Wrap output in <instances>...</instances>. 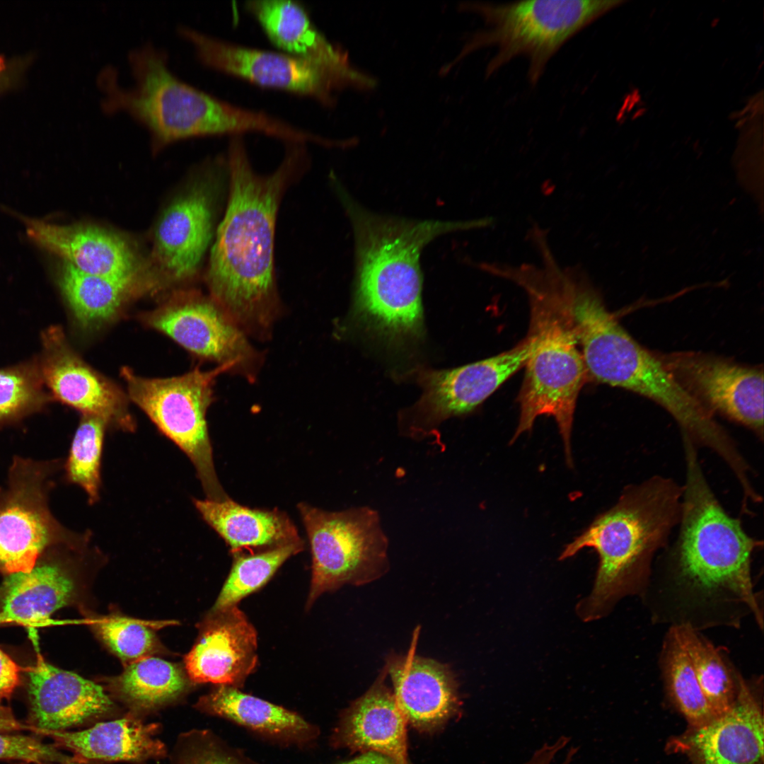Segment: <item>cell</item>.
<instances>
[{
  "mask_svg": "<svg viewBox=\"0 0 764 764\" xmlns=\"http://www.w3.org/2000/svg\"><path fill=\"white\" fill-rule=\"evenodd\" d=\"M290 144L277 169L263 175L253 170L241 135L232 136L228 202L207 273L211 297L241 329L258 335H267L279 311L274 270L278 207L306 161L302 143Z\"/></svg>",
  "mask_w": 764,
  "mask_h": 764,
  "instance_id": "6da1fadb",
  "label": "cell"
},
{
  "mask_svg": "<svg viewBox=\"0 0 764 764\" xmlns=\"http://www.w3.org/2000/svg\"><path fill=\"white\" fill-rule=\"evenodd\" d=\"M340 195L355 238L354 318L389 342L419 337L424 331L421 252L441 235L470 230L471 223L378 215L347 192Z\"/></svg>",
  "mask_w": 764,
  "mask_h": 764,
  "instance_id": "7a4b0ae2",
  "label": "cell"
},
{
  "mask_svg": "<svg viewBox=\"0 0 764 764\" xmlns=\"http://www.w3.org/2000/svg\"><path fill=\"white\" fill-rule=\"evenodd\" d=\"M682 494V485L662 475L628 485L614 506L566 545L560 560L584 548L599 557L593 589L577 606L583 620L604 616L618 600L639 590L654 555L679 523Z\"/></svg>",
  "mask_w": 764,
  "mask_h": 764,
  "instance_id": "3957f363",
  "label": "cell"
},
{
  "mask_svg": "<svg viewBox=\"0 0 764 764\" xmlns=\"http://www.w3.org/2000/svg\"><path fill=\"white\" fill-rule=\"evenodd\" d=\"M167 57L151 42L132 50L128 62L134 83L128 88L120 85L115 68L102 69L97 77L102 109L129 113L149 131L156 147L191 137L277 132L276 117L228 103L184 82L168 68Z\"/></svg>",
  "mask_w": 764,
  "mask_h": 764,
  "instance_id": "277c9868",
  "label": "cell"
},
{
  "mask_svg": "<svg viewBox=\"0 0 764 764\" xmlns=\"http://www.w3.org/2000/svg\"><path fill=\"white\" fill-rule=\"evenodd\" d=\"M682 443L685 475L671 554L676 579L704 600L744 603L762 628L751 576V557L762 541L749 536L741 520L722 507L704 474L698 448L687 437Z\"/></svg>",
  "mask_w": 764,
  "mask_h": 764,
  "instance_id": "5b68a950",
  "label": "cell"
},
{
  "mask_svg": "<svg viewBox=\"0 0 764 764\" xmlns=\"http://www.w3.org/2000/svg\"><path fill=\"white\" fill-rule=\"evenodd\" d=\"M515 283L527 293L530 329L536 337L518 395L520 415L514 442L530 431L541 415L552 417L563 439L568 465L572 464L570 438L574 410L587 373L567 315L544 280L531 272Z\"/></svg>",
  "mask_w": 764,
  "mask_h": 764,
  "instance_id": "8992f818",
  "label": "cell"
},
{
  "mask_svg": "<svg viewBox=\"0 0 764 764\" xmlns=\"http://www.w3.org/2000/svg\"><path fill=\"white\" fill-rule=\"evenodd\" d=\"M623 1L531 0L475 4L488 28L475 35L468 49L493 46L490 75L517 57L528 62V79L536 84L560 47L574 35Z\"/></svg>",
  "mask_w": 764,
  "mask_h": 764,
  "instance_id": "52a82bcc",
  "label": "cell"
},
{
  "mask_svg": "<svg viewBox=\"0 0 764 764\" xmlns=\"http://www.w3.org/2000/svg\"><path fill=\"white\" fill-rule=\"evenodd\" d=\"M231 370H235V365L224 364L210 371L195 368L169 378L143 377L127 366L120 371L128 398L186 454L195 466L207 499L216 502L230 497L216 473L206 414L214 400L216 378Z\"/></svg>",
  "mask_w": 764,
  "mask_h": 764,
  "instance_id": "ba28073f",
  "label": "cell"
},
{
  "mask_svg": "<svg viewBox=\"0 0 764 764\" xmlns=\"http://www.w3.org/2000/svg\"><path fill=\"white\" fill-rule=\"evenodd\" d=\"M312 553L307 606L344 584L364 585L389 569L388 540L377 511L360 507L330 512L298 504Z\"/></svg>",
  "mask_w": 764,
  "mask_h": 764,
  "instance_id": "9c48e42d",
  "label": "cell"
},
{
  "mask_svg": "<svg viewBox=\"0 0 764 764\" xmlns=\"http://www.w3.org/2000/svg\"><path fill=\"white\" fill-rule=\"evenodd\" d=\"M535 343V335L529 331L513 348L490 358L451 369L418 371L422 393L413 406L400 413V431L415 439L436 435L441 422L475 410L523 367Z\"/></svg>",
  "mask_w": 764,
  "mask_h": 764,
  "instance_id": "30bf717a",
  "label": "cell"
},
{
  "mask_svg": "<svg viewBox=\"0 0 764 764\" xmlns=\"http://www.w3.org/2000/svg\"><path fill=\"white\" fill-rule=\"evenodd\" d=\"M702 407L763 438V369L701 352H656Z\"/></svg>",
  "mask_w": 764,
  "mask_h": 764,
  "instance_id": "8fae6325",
  "label": "cell"
},
{
  "mask_svg": "<svg viewBox=\"0 0 764 764\" xmlns=\"http://www.w3.org/2000/svg\"><path fill=\"white\" fill-rule=\"evenodd\" d=\"M178 32L193 45L204 65L260 86L308 96L330 105L334 90L347 83L335 73L286 52L229 42L186 25H180Z\"/></svg>",
  "mask_w": 764,
  "mask_h": 764,
  "instance_id": "7c38bea8",
  "label": "cell"
},
{
  "mask_svg": "<svg viewBox=\"0 0 764 764\" xmlns=\"http://www.w3.org/2000/svg\"><path fill=\"white\" fill-rule=\"evenodd\" d=\"M146 325L168 336L200 358L233 364L250 381L260 362L259 354L239 326L211 297L198 293L178 294L143 317Z\"/></svg>",
  "mask_w": 764,
  "mask_h": 764,
  "instance_id": "4fadbf2b",
  "label": "cell"
},
{
  "mask_svg": "<svg viewBox=\"0 0 764 764\" xmlns=\"http://www.w3.org/2000/svg\"><path fill=\"white\" fill-rule=\"evenodd\" d=\"M215 192L211 182H199L161 216L147 265L161 285L184 282L196 274L212 236Z\"/></svg>",
  "mask_w": 764,
  "mask_h": 764,
  "instance_id": "5bb4252c",
  "label": "cell"
},
{
  "mask_svg": "<svg viewBox=\"0 0 764 764\" xmlns=\"http://www.w3.org/2000/svg\"><path fill=\"white\" fill-rule=\"evenodd\" d=\"M45 344L42 374L56 398L83 415L103 419L108 427L129 432L136 429L127 395L84 361L68 345L60 329H51Z\"/></svg>",
  "mask_w": 764,
  "mask_h": 764,
  "instance_id": "9a60e30c",
  "label": "cell"
},
{
  "mask_svg": "<svg viewBox=\"0 0 764 764\" xmlns=\"http://www.w3.org/2000/svg\"><path fill=\"white\" fill-rule=\"evenodd\" d=\"M28 693L30 724L45 734L82 724L112 706L100 685L41 657L28 668Z\"/></svg>",
  "mask_w": 764,
  "mask_h": 764,
  "instance_id": "2e32d148",
  "label": "cell"
},
{
  "mask_svg": "<svg viewBox=\"0 0 764 764\" xmlns=\"http://www.w3.org/2000/svg\"><path fill=\"white\" fill-rule=\"evenodd\" d=\"M256 649L255 630L236 606L212 611L185 668L195 683L238 688L256 666Z\"/></svg>",
  "mask_w": 764,
  "mask_h": 764,
  "instance_id": "e0dca14e",
  "label": "cell"
},
{
  "mask_svg": "<svg viewBox=\"0 0 764 764\" xmlns=\"http://www.w3.org/2000/svg\"><path fill=\"white\" fill-rule=\"evenodd\" d=\"M25 222L33 242L83 272L120 277L148 273L131 244L117 233L90 225Z\"/></svg>",
  "mask_w": 764,
  "mask_h": 764,
  "instance_id": "ac0fdd59",
  "label": "cell"
},
{
  "mask_svg": "<svg viewBox=\"0 0 764 764\" xmlns=\"http://www.w3.org/2000/svg\"><path fill=\"white\" fill-rule=\"evenodd\" d=\"M763 717L741 680L737 698L725 713L691 730L678 741L693 764H761Z\"/></svg>",
  "mask_w": 764,
  "mask_h": 764,
  "instance_id": "d6986e66",
  "label": "cell"
},
{
  "mask_svg": "<svg viewBox=\"0 0 764 764\" xmlns=\"http://www.w3.org/2000/svg\"><path fill=\"white\" fill-rule=\"evenodd\" d=\"M390 656L386 670L396 702L407 723L430 731L444 724L459 706L458 684L446 665L415 654Z\"/></svg>",
  "mask_w": 764,
  "mask_h": 764,
  "instance_id": "ffe728a7",
  "label": "cell"
},
{
  "mask_svg": "<svg viewBox=\"0 0 764 764\" xmlns=\"http://www.w3.org/2000/svg\"><path fill=\"white\" fill-rule=\"evenodd\" d=\"M386 668L371 687L352 703L336 730L335 741L362 753H378L408 764L407 719L385 683Z\"/></svg>",
  "mask_w": 764,
  "mask_h": 764,
  "instance_id": "44dd1931",
  "label": "cell"
},
{
  "mask_svg": "<svg viewBox=\"0 0 764 764\" xmlns=\"http://www.w3.org/2000/svg\"><path fill=\"white\" fill-rule=\"evenodd\" d=\"M245 7L257 20L270 40L284 52L321 66L348 83L361 81L342 52L317 28L299 1L250 0Z\"/></svg>",
  "mask_w": 764,
  "mask_h": 764,
  "instance_id": "7402d4cb",
  "label": "cell"
},
{
  "mask_svg": "<svg viewBox=\"0 0 764 764\" xmlns=\"http://www.w3.org/2000/svg\"><path fill=\"white\" fill-rule=\"evenodd\" d=\"M33 492L17 490L0 507V570L6 574L32 569L55 539L84 543L92 538L90 532L69 536L59 531Z\"/></svg>",
  "mask_w": 764,
  "mask_h": 764,
  "instance_id": "603a6c76",
  "label": "cell"
},
{
  "mask_svg": "<svg viewBox=\"0 0 764 764\" xmlns=\"http://www.w3.org/2000/svg\"><path fill=\"white\" fill-rule=\"evenodd\" d=\"M57 282L76 319L88 330L112 322L132 300L158 286L149 273L123 277L91 274L64 261L59 267Z\"/></svg>",
  "mask_w": 764,
  "mask_h": 764,
  "instance_id": "cb8c5ba5",
  "label": "cell"
},
{
  "mask_svg": "<svg viewBox=\"0 0 764 764\" xmlns=\"http://www.w3.org/2000/svg\"><path fill=\"white\" fill-rule=\"evenodd\" d=\"M75 594L73 577L58 564L38 565L27 572L7 574L0 586V624L45 623Z\"/></svg>",
  "mask_w": 764,
  "mask_h": 764,
  "instance_id": "d4e9b609",
  "label": "cell"
},
{
  "mask_svg": "<svg viewBox=\"0 0 764 764\" xmlns=\"http://www.w3.org/2000/svg\"><path fill=\"white\" fill-rule=\"evenodd\" d=\"M204 519L227 543L233 554L262 550L301 540L284 512L251 509L231 498L216 502L193 499Z\"/></svg>",
  "mask_w": 764,
  "mask_h": 764,
  "instance_id": "484cf974",
  "label": "cell"
},
{
  "mask_svg": "<svg viewBox=\"0 0 764 764\" xmlns=\"http://www.w3.org/2000/svg\"><path fill=\"white\" fill-rule=\"evenodd\" d=\"M155 730L153 724L125 717L100 722L83 731L64 730L45 734L74 753V758L81 762L137 761L164 754V744L154 737Z\"/></svg>",
  "mask_w": 764,
  "mask_h": 764,
  "instance_id": "4316f807",
  "label": "cell"
},
{
  "mask_svg": "<svg viewBox=\"0 0 764 764\" xmlns=\"http://www.w3.org/2000/svg\"><path fill=\"white\" fill-rule=\"evenodd\" d=\"M198 706L210 714L272 736L306 739L313 733L311 725L296 713L232 686H218L202 697Z\"/></svg>",
  "mask_w": 764,
  "mask_h": 764,
  "instance_id": "83f0119b",
  "label": "cell"
},
{
  "mask_svg": "<svg viewBox=\"0 0 764 764\" xmlns=\"http://www.w3.org/2000/svg\"><path fill=\"white\" fill-rule=\"evenodd\" d=\"M661 664L668 695L692 727L717 717L700 688L681 624L674 626L667 635Z\"/></svg>",
  "mask_w": 764,
  "mask_h": 764,
  "instance_id": "f1b7e54d",
  "label": "cell"
},
{
  "mask_svg": "<svg viewBox=\"0 0 764 764\" xmlns=\"http://www.w3.org/2000/svg\"><path fill=\"white\" fill-rule=\"evenodd\" d=\"M114 686L129 704L149 709L174 700L185 690L187 681L174 664L148 656L129 663Z\"/></svg>",
  "mask_w": 764,
  "mask_h": 764,
  "instance_id": "f546056e",
  "label": "cell"
},
{
  "mask_svg": "<svg viewBox=\"0 0 764 764\" xmlns=\"http://www.w3.org/2000/svg\"><path fill=\"white\" fill-rule=\"evenodd\" d=\"M303 549V542L300 540L257 552L233 554L231 570L212 611L236 606L243 598L267 583L288 558Z\"/></svg>",
  "mask_w": 764,
  "mask_h": 764,
  "instance_id": "4dcf8cb0",
  "label": "cell"
},
{
  "mask_svg": "<svg viewBox=\"0 0 764 764\" xmlns=\"http://www.w3.org/2000/svg\"><path fill=\"white\" fill-rule=\"evenodd\" d=\"M689 652L702 693L714 714L718 717L734 704L741 679L726 664L719 651L698 635L690 624H681Z\"/></svg>",
  "mask_w": 764,
  "mask_h": 764,
  "instance_id": "1f68e13d",
  "label": "cell"
},
{
  "mask_svg": "<svg viewBox=\"0 0 764 764\" xmlns=\"http://www.w3.org/2000/svg\"><path fill=\"white\" fill-rule=\"evenodd\" d=\"M107 422L83 415L72 440L66 470L69 480L83 488L88 503L100 498L101 461Z\"/></svg>",
  "mask_w": 764,
  "mask_h": 764,
  "instance_id": "d6a6232c",
  "label": "cell"
},
{
  "mask_svg": "<svg viewBox=\"0 0 764 764\" xmlns=\"http://www.w3.org/2000/svg\"><path fill=\"white\" fill-rule=\"evenodd\" d=\"M95 629L111 650L129 664L149 656L158 646L152 630L137 620L112 616L96 621Z\"/></svg>",
  "mask_w": 764,
  "mask_h": 764,
  "instance_id": "836d02e7",
  "label": "cell"
},
{
  "mask_svg": "<svg viewBox=\"0 0 764 764\" xmlns=\"http://www.w3.org/2000/svg\"><path fill=\"white\" fill-rule=\"evenodd\" d=\"M72 759L62 753L55 746L45 743L33 736L0 732V760L41 764L66 762Z\"/></svg>",
  "mask_w": 764,
  "mask_h": 764,
  "instance_id": "e575fe53",
  "label": "cell"
},
{
  "mask_svg": "<svg viewBox=\"0 0 764 764\" xmlns=\"http://www.w3.org/2000/svg\"><path fill=\"white\" fill-rule=\"evenodd\" d=\"M38 396L37 384L30 374L23 370H0V418L28 407Z\"/></svg>",
  "mask_w": 764,
  "mask_h": 764,
  "instance_id": "d590c367",
  "label": "cell"
},
{
  "mask_svg": "<svg viewBox=\"0 0 764 764\" xmlns=\"http://www.w3.org/2000/svg\"><path fill=\"white\" fill-rule=\"evenodd\" d=\"M19 684L18 665L0 649V717H11L4 705Z\"/></svg>",
  "mask_w": 764,
  "mask_h": 764,
  "instance_id": "8d00e7d4",
  "label": "cell"
},
{
  "mask_svg": "<svg viewBox=\"0 0 764 764\" xmlns=\"http://www.w3.org/2000/svg\"><path fill=\"white\" fill-rule=\"evenodd\" d=\"M186 764H245L236 758L214 748L201 749Z\"/></svg>",
  "mask_w": 764,
  "mask_h": 764,
  "instance_id": "74e56055",
  "label": "cell"
},
{
  "mask_svg": "<svg viewBox=\"0 0 764 764\" xmlns=\"http://www.w3.org/2000/svg\"><path fill=\"white\" fill-rule=\"evenodd\" d=\"M340 764H396L387 756L374 752L362 753L359 757Z\"/></svg>",
  "mask_w": 764,
  "mask_h": 764,
  "instance_id": "f35d334b",
  "label": "cell"
},
{
  "mask_svg": "<svg viewBox=\"0 0 764 764\" xmlns=\"http://www.w3.org/2000/svg\"><path fill=\"white\" fill-rule=\"evenodd\" d=\"M25 725L11 717H0V732H8L22 729Z\"/></svg>",
  "mask_w": 764,
  "mask_h": 764,
  "instance_id": "ab89813d",
  "label": "cell"
},
{
  "mask_svg": "<svg viewBox=\"0 0 764 764\" xmlns=\"http://www.w3.org/2000/svg\"><path fill=\"white\" fill-rule=\"evenodd\" d=\"M41 764H85V763H84V762H81V761H79V760H76V759H75V758H73L72 760H69V761H66V762H59V763H41Z\"/></svg>",
  "mask_w": 764,
  "mask_h": 764,
  "instance_id": "60d3db41",
  "label": "cell"
},
{
  "mask_svg": "<svg viewBox=\"0 0 764 764\" xmlns=\"http://www.w3.org/2000/svg\"><path fill=\"white\" fill-rule=\"evenodd\" d=\"M2 64H3V62H2V61H1V58H0V71H1V69H2Z\"/></svg>",
  "mask_w": 764,
  "mask_h": 764,
  "instance_id": "b9f144b4",
  "label": "cell"
}]
</instances>
